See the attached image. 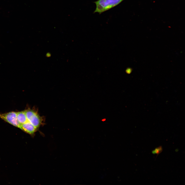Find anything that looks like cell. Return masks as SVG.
I'll list each match as a JSON object with an SVG mask.
<instances>
[{"mask_svg":"<svg viewBox=\"0 0 185 185\" xmlns=\"http://www.w3.org/2000/svg\"><path fill=\"white\" fill-rule=\"evenodd\" d=\"M124 0H98L93 2L96 5L94 13L99 14L116 6Z\"/></svg>","mask_w":185,"mask_h":185,"instance_id":"cell-1","label":"cell"},{"mask_svg":"<svg viewBox=\"0 0 185 185\" xmlns=\"http://www.w3.org/2000/svg\"><path fill=\"white\" fill-rule=\"evenodd\" d=\"M27 121L37 129L42 123L43 119L36 111L33 109H27L24 110Z\"/></svg>","mask_w":185,"mask_h":185,"instance_id":"cell-2","label":"cell"},{"mask_svg":"<svg viewBox=\"0 0 185 185\" xmlns=\"http://www.w3.org/2000/svg\"><path fill=\"white\" fill-rule=\"evenodd\" d=\"M0 118L21 129V125L17 119L16 112H11L5 113L0 114Z\"/></svg>","mask_w":185,"mask_h":185,"instance_id":"cell-3","label":"cell"},{"mask_svg":"<svg viewBox=\"0 0 185 185\" xmlns=\"http://www.w3.org/2000/svg\"><path fill=\"white\" fill-rule=\"evenodd\" d=\"M21 129L32 136L34 134L37 130L28 121L21 125Z\"/></svg>","mask_w":185,"mask_h":185,"instance_id":"cell-4","label":"cell"},{"mask_svg":"<svg viewBox=\"0 0 185 185\" xmlns=\"http://www.w3.org/2000/svg\"><path fill=\"white\" fill-rule=\"evenodd\" d=\"M16 113L17 119L20 125L27 121L24 110Z\"/></svg>","mask_w":185,"mask_h":185,"instance_id":"cell-5","label":"cell"},{"mask_svg":"<svg viewBox=\"0 0 185 185\" xmlns=\"http://www.w3.org/2000/svg\"><path fill=\"white\" fill-rule=\"evenodd\" d=\"M163 151V148L161 146L156 148L155 150L152 151V153L153 154H156L157 155L161 153Z\"/></svg>","mask_w":185,"mask_h":185,"instance_id":"cell-6","label":"cell"}]
</instances>
